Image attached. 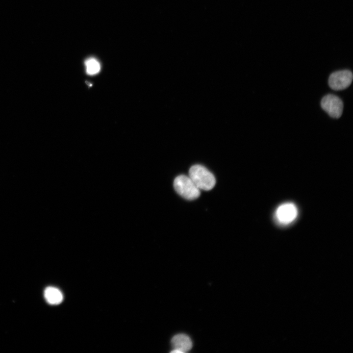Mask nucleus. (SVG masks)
<instances>
[{
	"label": "nucleus",
	"instance_id": "3",
	"mask_svg": "<svg viewBox=\"0 0 353 353\" xmlns=\"http://www.w3.org/2000/svg\"><path fill=\"white\" fill-rule=\"evenodd\" d=\"M321 106L333 118H339L342 114L343 103L336 95L328 94L324 96L321 100Z\"/></svg>",
	"mask_w": 353,
	"mask_h": 353
},
{
	"label": "nucleus",
	"instance_id": "7",
	"mask_svg": "<svg viewBox=\"0 0 353 353\" xmlns=\"http://www.w3.org/2000/svg\"><path fill=\"white\" fill-rule=\"evenodd\" d=\"M44 297L47 302L52 305L59 304L63 299L61 292L57 288L52 286L46 288L44 291Z\"/></svg>",
	"mask_w": 353,
	"mask_h": 353
},
{
	"label": "nucleus",
	"instance_id": "5",
	"mask_svg": "<svg viewBox=\"0 0 353 353\" xmlns=\"http://www.w3.org/2000/svg\"><path fill=\"white\" fill-rule=\"evenodd\" d=\"M298 213L296 206L291 203H286L280 205L276 210V216L277 221L282 224L292 222Z\"/></svg>",
	"mask_w": 353,
	"mask_h": 353
},
{
	"label": "nucleus",
	"instance_id": "4",
	"mask_svg": "<svg viewBox=\"0 0 353 353\" xmlns=\"http://www.w3.org/2000/svg\"><path fill=\"white\" fill-rule=\"evenodd\" d=\"M353 78V73L348 70L336 71L330 75L328 82L330 88L334 90H342L347 88Z\"/></svg>",
	"mask_w": 353,
	"mask_h": 353
},
{
	"label": "nucleus",
	"instance_id": "1",
	"mask_svg": "<svg viewBox=\"0 0 353 353\" xmlns=\"http://www.w3.org/2000/svg\"><path fill=\"white\" fill-rule=\"evenodd\" d=\"M190 178L200 189L208 191L215 185L216 179L212 173L201 165L192 166L189 170Z\"/></svg>",
	"mask_w": 353,
	"mask_h": 353
},
{
	"label": "nucleus",
	"instance_id": "6",
	"mask_svg": "<svg viewBox=\"0 0 353 353\" xmlns=\"http://www.w3.org/2000/svg\"><path fill=\"white\" fill-rule=\"evenodd\" d=\"M174 350L173 353H183L189 351L192 347L190 338L186 334L180 333L175 335L171 341Z\"/></svg>",
	"mask_w": 353,
	"mask_h": 353
},
{
	"label": "nucleus",
	"instance_id": "8",
	"mask_svg": "<svg viewBox=\"0 0 353 353\" xmlns=\"http://www.w3.org/2000/svg\"><path fill=\"white\" fill-rule=\"evenodd\" d=\"M86 73L90 75L98 74L101 69V66L97 60L94 58L88 59L85 61Z\"/></svg>",
	"mask_w": 353,
	"mask_h": 353
},
{
	"label": "nucleus",
	"instance_id": "2",
	"mask_svg": "<svg viewBox=\"0 0 353 353\" xmlns=\"http://www.w3.org/2000/svg\"><path fill=\"white\" fill-rule=\"evenodd\" d=\"M174 187L180 196L188 200H194L200 195V189L189 176L185 175L176 176L174 181Z\"/></svg>",
	"mask_w": 353,
	"mask_h": 353
}]
</instances>
